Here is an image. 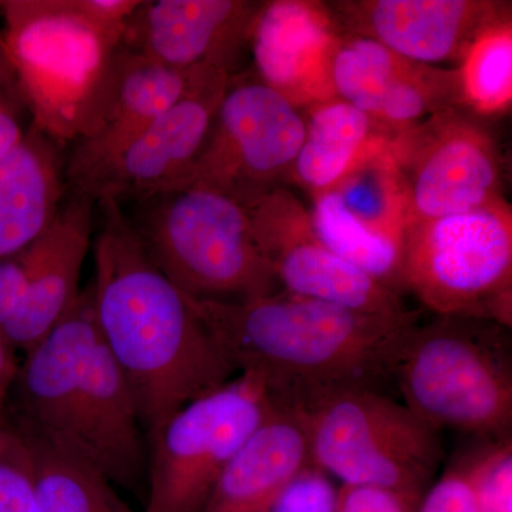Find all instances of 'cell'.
I'll use <instances>...</instances> for the list:
<instances>
[{
    "instance_id": "cell-1",
    "label": "cell",
    "mask_w": 512,
    "mask_h": 512,
    "mask_svg": "<svg viewBox=\"0 0 512 512\" xmlns=\"http://www.w3.org/2000/svg\"><path fill=\"white\" fill-rule=\"evenodd\" d=\"M94 315L136 400L148 441L185 404L238 375L190 298L148 258L126 212L97 202Z\"/></svg>"
},
{
    "instance_id": "cell-2",
    "label": "cell",
    "mask_w": 512,
    "mask_h": 512,
    "mask_svg": "<svg viewBox=\"0 0 512 512\" xmlns=\"http://www.w3.org/2000/svg\"><path fill=\"white\" fill-rule=\"evenodd\" d=\"M190 302L237 373L285 402L335 387L377 389L392 379L400 342L417 322L414 312L370 315L284 289L244 301Z\"/></svg>"
},
{
    "instance_id": "cell-3",
    "label": "cell",
    "mask_w": 512,
    "mask_h": 512,
    "mask_svg": "<svg viewBox=\"0 0 512 512\" xmlns=\"http://www.w3.org/2000/svg\"><path fill=\"white\" fill-rule=\"evenodd\" d=\"M0 18L32 127L63 148L92 136L113 97L126 25L100 19L90 0H0Z\"/></svg>"
},
{
    "instance_id": "cell-4",
    "label": "cell",
    "mask_w": 512,
    "mask_h": 512,
    "mask_svg": "<svg viewBox=\"0 0 512 512\" xmlns=\"http://www.w3.org/2000/svg\"><path fill=\"white\" fill-rule=\"evenodd\" d=\"M505 326L437 316L404 333L392 367L403 403L433 429L510 439L512 369Z\"/></svg>"
},
{
    "instance_id": "cell-5",
    "label": "cell",
    "mask_w": 512,
    "mask_h": 512,
    "mask_svg": "<svg viewBox=\"0 0 512 512\" xmlns=\"http://www.w3.org/2000/svg\"><path fill=\"white\" fill-rule=\"evenodd\" d=\"M128 221L158 271L190 298L244 301L281 289L247 208L218 192L190 185L157 195Z\"/></svg>"
},
{
    "instance_id": "cell-6",
    "label": "cell",
    "mask_w": 512,
    "mask_h": 512,
    "mask_svg": "<svg viewBox=\"0 0 512 512\" xmlns=\"http://www.w3.org/2000/svg\"><path fill=\"white\" fill-rule=\"evenodd\" d=\"M279 402L305 424L313 466L342 484L423 497L443 461L440 431L375 387H335Z\"/></svg>"
},
{
    "instance_id": "cell-7",
    "label": "cell",
    "mask_w": 512,
    "mask_h": 512,
    "mask_svg": "<svg viewBox=\"0 0 512 512\" xmlns=\"http://www.w3.org/2000/svg\"><path fill=\"white\" fill-rule=\"evenodd\" d=\"M403 286L437 316L512 323V211L503 200L409 225Z\"/></svg>"
},
{
    "instance_id": "cell-8",
    "label": "cell",
    "mask_w": 512,
    "mask_h": 512,
    "mask_svg": "<svg viewBox=\"0 0 512 512\" xmlns=\"http://www.w3.org/2000/svg\"><path fill=\"white\" fill-rule=\"evenodd\" d=\"M271 404L264 384L238 373L175 412L148 441L143 512H202L229 461Z\"/></svg>"
},
{
    "instance_id": "cell-9",
    "label": "cell",
    "mask_w": 512,
    "mask_h": 512,
    "mask_svg": "<svg viewBox=\"0 0 512 512\" xmlns=\"http://www.w3.org/2000/svg\"><path fill=\"white\" fill-rule=\"evenodd\" d=\"M303 111L259 79L231 77L185 187L198 185L248 208L284 187L305 138Z\"/></svg>"
},
{
    "instance_id": "cell-10",
    "label": "cell",
    "mask_w": 512,
    "mask_h": 512,
    "mask_svg": "<svg viewBox=\"0 0 512 512\" xmlns=\"http://www.w3.org/2000/svg\"><path fill=\"white\" fill-rule=\"evenodd\" d=\"M466 107H451L392 134L409 202V225L503 200L497 141Z\"/></svg>"
},
{
    "instance_id": "cell-11",
    "label": "cell",
    "mask_w": 512,
    "mask_h": 512,
    "mask_svg": "<svg viewBox=\"0 0 512 512\" xmlns=\"http://www.w3.org/2000/svg\"><path fill=\"white\" fill-rule=\"evenodd\" d=\"M256 245L284 291L370 315L410 313L402 295L329 251L308 208L278 187L247 208Z\"/></svg>"
},
{
    "instance_id": "cell-12",
    "label": "cell",
    "mask_w": 512,
    "mask_h": 512,
    "mask_svg": "<svg viewBox=\"0 0 512 512\" xmlns=\"http://www.w3.org/2000/svg\"><path fill=\"white\" fill-rule=\"evenodd\" d=\"M345 35L375 40L426 66L454 64L485 29L511 19V2L498 0H340L326 2Z\"/></svg>"
},
{
    "instance_id": "cell-13",
    "label": "cell",
    "mask_w": 512,
    "mask_h": 512,
    "mask_svg": "<svg viewBox=\"0 0 512 512\" xmlns=\"http://www.w3.org/2000/svg\"><path fill=\"white\" fill-rule=\"evenodd\" d=\"M231 77L220 76L178 101L138 134L82 190L94 201L143 202L190 180Z\"/></svg>"
},
{
    "instance_id": "cell-14",
    "label": "cell",
    "mask_w": 512,
    "mask_h": 512,
    "mask_svg": "<svg viewBox=\"0 0 512 512\" xmlns=\"http://www.w3.org/2000/svg\"><path fill=\"white\" fill-rule=\"evenodd\" d=\"M336 99L352 104L390 133L451 107H464L457 69L426 66L375 40L342 33L332 62Z\"/></svg>"
},
{
    "instance_id": "cell-15",
    "label": "cell",
    "mask_w": 512,
    "mask_h": 512,
    "mask_svg": "<svg viewBox=\"0 0 512 512\" xmlns=\"http://www.w3.org/2000/svg\"><path fill=\"white\" fill-rule=\"evenodd\" d=\"M259 6L249 0H141L128 19L124 47L173 69L211 67L234 77L249 52Z\"/></svg>"
},
{
    "instance_id": "cell-16",
    "label": "cell",
    "mask_w": 512,
    "mask_h": 512,
    "mask_svg": "<svg viewBox=\"0 0 512 512\" xmlns=\"http://www.w3.org/2000/svg\"><path fill=\"white\" fill-rule=\"evenodd\" d=\"M73 458L113 487L137 490L147 481L148 450L136 400L99 329L84 355L74 397Z\"/></svg>"
},
{
    "instance_id": "cell-17",
    "label": "cell",
    "mask_w": 512,
    "mask_h": 512,
    "mask_svg": "<svg viewBox=\"0 0 512 512\" xmlns=\"http://www.w3.org/2000/svg\"><path fill=\"white\" fill-rule=\"evenodd\" d=\"M340 36L325 2H261L249 35L256 79L302 111L335 99L332 62Z\"/></svg>"
},
{
    "instance_id": "cell-18",
    "label": "cell",
    "mask_w": 512,
    "mask_h": 512,
    "mask_svg": "<svg viewBox=\"0 0 512 512\" xmlns=\"http://www.w3.org/2000/svg\"><path fill=\"white\" fill-rule=\"evenodd\" d=\"M220 76L211 67L173 69L124 50L109 109L66 157L67 191H80L165 111ZM229 77V76H228Z\"/></svg>"
},
{
    "instance_id": "cell-19",
    "label": "cell",
    "mask_w": 512,
    "mask_h": 512,
    "mask_svg": "<svg viewBox=\"0 0 512 512\" xmlns=\"http://www.w3.org/2000/svg\"><path fill=\"white\" fill-rule=\"evenodd\" d=\"M97 202L67 191L56 217L26 247L29 284L19 311L2 330L16 350L28 352L69 312L80 292V275L94 235Z\"/></svg>"
},
{
    "instance_id": "cell-20",
    "label": "cell",
    "mask_w": 512,
    "mask_h": 512,
    "mask_svg": "<svg viewBox=\"0 0 512 512\" xmlns=\"http://www.w3.org/2000/svg\"><path fill=\"white\" fill-rule=\"evenodd\" d=\"M311 466L305 424L291 406L272 397L268 413L229 461L202 512H264Z\"/></svg>"
},
{
    "instance_id": "cell-21",
    "label": "cell",
    "mask_w": 512,
    "mask_h": 512,
    "mask_svg": "<svg viewBox=\"0 0 512 512\" xmlns=\"http://www.w3.org/2000/svg\"><path fill=\"white\" fill-rule=\"evenodd\" d=\"M63 150L30 127L0 160V259L28 247L56 217L67 194Z\"/></svg>"
},
{
    "instance_id": "cell-22",
    "label": "cell",
    "mask_w": 512,
    "mask_h": 512,
    "mask_svg": "<svg viewBox=\"0 0 512 512\" xmlns=\"http://www.w3.org/2000/svg\"><path fill=\"white\" fill-rule=\"evenodd\" d=\"M303 117L305 138L289 181L301 185L309 195L333 187L367 141L389 131L362 110L336 97L303 110Z\"/></svg>"
},
{
    "instance_id": "cell-23",
    "label": "cell",
    "mask_w": 512,
    "mask_h": 512,
    "mask_svg": "<svg viewBox=\"0 0 512 512\" xmlns=\"http://www.w3.org/2000/svg\"><path fill=\"white\" fill-rule=\"evenodd\" d=\"M329 190L335 192L345 210L360 224L404 242L409 202L392 133L382 131L370 138Z\"/></svg>"
},
{
    "instance_id": "cell-24",
    "label": "cell",
    "mask_w": 512,
    "mask_h": 512,
    "mask_svg": "<svg viewBox=\"0 0 512 512\" xmlns=\"http://www.w3.org/2000/svg\"><path fill=\"white\" fill-rule=\"evenodd\" d=\"M311 198L309 215L322 244L343 261L402 295L404 242L360 224L333 191L318 192Z\"/></svg>"
},
{
    "instance_id": "cell-25",
    "label": "cell",
    "mask_w": 512,
    "mask_h": 512,
    "mask_svg": "<svg viewBox=\"0 0 512 512\" xmlns=\"http://www.w3.org/2000/svg\"><path fill=\"white\" fill-rule=\"evenodd\" d=\"M23 439L32 458L39 512H131L116 487L92 467L39 441Z\"/></svg>"
},
{
    "instance_id": "cell-26",
    "label": "cell",
    "mask_w": 512,
    "mask_h": 512,
    "mask_svg": "<svg viewBox=\"0 0 512 512\" xmlns=\"http://www.w3.org/2000/svg\"><path fill=\"white\" fill-rule=\"evenodd\" d=\"M463 106L478 116L505 113L512 101V19L477 36L457 66Z\"/></svg>"
},
{
    "instance_id": "cell-27",
    "label": "cell",
    "mask_w": 512,
    "mask_h": 512,
    "mask_svg": "<svg viewBox=\"0 0 512 512\" xmlns=\"http://www.w3.org/2000/svg\"><path fill=\"white\" fill-rule=\"evenodd\" d=\"M481 512H511L512 448L498 440L466 464Z\"/></svg>"
},
{
    "instance_id": "cell-28",
    "label": "cell",
    "mask_w": 512,
    "mask_h": 512,
    "mask_svg": "<svg viewBox=\"0 0 512 512\" xmlns=\"http://www.w3.org/2000/svg\"><path fill=\"white\" fill-rule=\"evenodd\" d=\"M32 117L22 83L0 35V160L25 140Z\"/></svg>"
},
{
    "instance_id": "cell-29",
    "label": "cell",
    "mask_w": 512,
    "mask_h": 512,
    "mask_svg": "<svg viewBox=\"0 0 512 512\" xmlns=\"http://www.w3.org/2000/svg\"><path fill=\"white\" fill-rule=\"evenodd\" d=\"M338 487L311 466L302 471L264 512H335Z\"/></svg>"
},
{
    "instance_id": "cell-30",
    "label": "cell",
    "mask_w": 512,
    "mask_h": 512,
    "mask_svg": "<svg viewBox=\"0 0 512 512\" xmlns=\"http://www.w3.org/2000/svg\"><path fill=\"white\" fill-rule=\"evenodd\" d=\"M0 512H39L32 458L23 436L18 448L0 458Z\"/></svg>"
},
{
    "instance_id": "cell-31",
    "label": "cell",
    "mask_w": 512,
    "mask_h": 512,
    "mask_svg": "<svg viewBox=\"0 0 512 512\" xmlns=\"http://www.w3.org/2000/svg\"><path fill=\"white\" fill-rule=\"evenodd\" d=\"M417 512H481L466 464L450 468L431 485Z\"/></svg>"
},
{
    "instance_id": "cell-32",
    "label": "cell",
    "mask_w": 512,
    "mask_h": 512,
    "mask_svg": "<svg viewBox=\"0 0 512 512\" xmlns=\"http://www.w3.org/2000/svg\"><path fill=\"white\" fill-rule=\"evenodd\" d=\"M421 498L390 488L342 484L338 487L335 512H417Z\"/></svg>"
},
{
    "instance_id": "cell-33",
    "label": "cell",
    "mask_w": 512,
    "mask_h": 512,
    "mask_svg": "<svg viewBox=\"0 0 512 512\" xmlns=\"http://www.w3.org/2000/svg\"><path fill=\"white\" fill-rule=\"evenodd\" d=\"M29 284L26 248L0 259V332L19 311Z\"/></svg>"
},
{
    "instance_id": "cell-34",
    "label": "cell",
    "mask_w": 512,
    "mask_h": 512,
    "mask_svg": "<svg viewBox=\"0 0 512 512\" xmlns=\"http://www.w3.org/2000/svg\"><path fill=\"white\" fill-rule=\"evenodd\" d=\"M20 362L16 357V349L10 345L9 340L0 332V402L12 389L18 375Z\"/></svg>"
},
{
    "instance_id": "cell-35",
    "label": "cell",
    "mask_w": 512,
    "mask_h": 512,
    "mask_svg": "<svg viewBox=\"0 0 512 512\" xmlns=\"http://www.w3.org/2000/svg\"><path fill=\"white\" fill-rule=\"evenodd\" d=\"M22 443V433L18 427L12 426L8 421L0 417V458L8 456Z\"/></svg>"
}]
</instances>
